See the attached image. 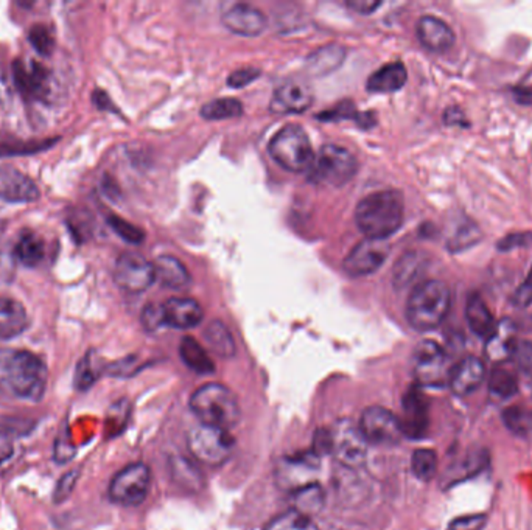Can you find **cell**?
I'll use <instances>...</instances> for the list:
<instances>
[{
    "label": "cell",
    "mask_w": 532,
    "mask_h": 530,
    "mask_svg": "<svg viewBox=\"0 0 532 530\" xmlns=\"http://www.w3.org/2000/svg\"><path fill=\"white\" fill-rule=\"evenodd\" d=\"M15 451V445L11 435L5 431H0V464L8 461Z\"/></svg>",
    "instance_id": "52"
},
{
    "label": "cell",
    "mask_w": 532,
    "mask_h": 530,
    "mask_svg": "<svg viewBox=\"0 0 532 530\" xmlns=\"http://www.w3.org/2000/svg\"><path fill=\"white\" fill-rule=\"evenodd\" d=\"M76 476H78V473L69 472L65 473V476L61 477L58 487L55 490V501H56V503H59V501H65V499L69 496L70 492L75 487Z\"/></svg>",
    "instance_id": "49"
},
{
    "label": "cell",
    "mask_w": 532,
    "mask_h": 530,
    "mask_svg": "<svg viewBox=\"0 0 532 530\" xmlns=\"http://www.w3.org/2000/svg\"><path fill=\"white\" fill-rule=\"evenodd\" d=\"M312 105V89L304 83L288 81L276 89L271 107L279 114H301Z\"/></svg>",
    "instance_id": "19"
},
{
    "label": "cell",
    "mask_w": 532,
    "mask_h": 530,
    "mask_svg": "<svg viewBox=\"0 0 532 530\" xmlns=\"http://www.w3.org/2000/svg\"><path fill=\"white\" fill-rule=\"evenodd\" d=\"M260 75V70L254 69V67H246V69L236 70L231 76L227 78V85L238 89V87H245L247 85H251L254 80H257Z\"/></svg>",
    "instance_id": "45"
},
{
    "label": "cell",
    "mask_w": 532,
    "mask_h": 530,
    "mask_svg": "<svg viewBox=\"0 0 532 530\" xmlns=\"http://www.w3.org/2000/svg\"><path fill=\"white\" fill-rule=\"evenodd\" d=\"M346 5L356 11V13H360V15H371L378 6L382 5V2H376V0H349V2H346Z\"/></svg>",
    "instance_id": "51"
},
{
    "label": "cell",
    "mask_w": 532,
    "mask_h": 530,
    "mask_svg": "<svg viewBox=\"0 0 532 530\" xmlns=\"http://www.w3.org/2000/svg\"><path fill=\"white\" fill-rule=\"evenodd\" d=\"M223 24L229 32L240 36H257L266 27L264 13L247 4H236L223 13Z\"/></svg>",
    "instance_id": "18"
},
{
    "label": "cell",
    "mask_w": 532,
    "mask_h": 530,
    "mask_svg": "<svg viewBox=\"0 0 532 530\" xmlns=\"http://www.w3.org/2000/svg\"><path fill=\"white\" fill-rule=\"evenodd\" d=\"M358 425L367 444L389 446L398 444V440L404 435L400 420L391 411H387L386 407H367Z\"/></svg>",
    "instance_id": "12"
},
{
    "label": "cell",
    "mask_w": 532,
    "mask_h": 530,
    "mask_svg": "<svg viewBox=\"0 0 532 530\" xmlns=\"http://www.w3.org/2000/svg\"><path fill=\"white\" fill-rule=\"evenodd\" d=\"M179 354H181L184 365H187L188 369L196 372V374L209 375L216 370L214 361L210 359L203 345L194 337H184L183 341H181V345H179Z\"/></svg>",
    "instance_id": "28"
},
{
    "label": "cell",
    "mask_w": 532,
    "mask_h": 530,
    "mask_svg": "<svg viewBox=\"0 0 532 530\" xmlns=\"http://www.w3.org/2000/svg\"><path fill=\"white\" fill-rule=\"evenodd\" d=\"M387 254H389V246L386 241L365 238L346 257L343 269L350 277L371 275L376 269L382 268Z\"/></svg>",
    "instance_id": "13"
},
{
    "label": "cell",
    "mask_w": 532,
    "mask_h": 530,
    "mask_svg": "<svg viewBox=\"0 0 532 530\" xmlns=\"http://www.w3.org/2000/svg\"><path fill=\"white\" fill-rule=\"evenodd\" d=\"M428 400L424 392L417 387H411L404 396V418L400 420L402 431L405 435L411 439H420L425 435L428 424H430V414H428Z\"/></svg>",
    "instance_id": "17"
},
{
    "label": "cell",
    "mask_w": 532,
    "mask_h": 530,
    "mask_svg": "<svg viewBox=\"0 0 532 530\" xmlns=\"http://www.w3.org/2000/svg\"><path fill=\"white\" fill-rule=\"evenodd\" d=\"M452 305V293L442 280H427L417 285L407 304L409 325L419 332L439 327Z\"/></svg>",
    "instance_id": "3"
},
{
    "label": "cell",
    "mask_w": 532,
    "mask_h": 530,
    "mask_svg": "<svg viewBox=\"0 0 532 530\" xmlns=\"http://www.w3.org/2000/svg\"><path fill=\"white\" fill-rule=\"evenodd\" d=\"M417 38L425 48L435 54L447 52L457 39L450 25L435 16L420 17L417 22Z\"/></svg>",
    "instance_id": "20"
},
{
    "label": "cell",
    "mask_w": 532,
    "mask_h": 530,
    "mask_svg": "<svg viewBox=\"0 0 532 530\" xmlns=\"http://www.w3.org/2000/svg\"><path fill=\"white\" fill-rule=\"evenodd\" d=\"M486 523H487L486 515H472L452 521V525H448L447 530H483Z\"/></svg>",
    "instance_id": "46"
},
{
    "label": "cell",
    "mask_w": 532,
    "mask_h": 530,
    "mask_svg": "<svg viewBox=\"0 0 532 530\" xmlns=\"http://www.w3.org/2000/svg\"><path fill=\"white\" fill-rule=\"evenodd\" d=\"M355 221L366 238L386 241L404 223V196L396 190L371 193L356 205Z\"/></svg>",
    "instance_id": "2"
},
{
    "label": "cell",
    "mask_w": 532,
    "mask_h": 530,
    "mask_svg": "<svg viewBox=\"0 0 532 530\" xmlns=\"http://www.w3.org/2000/svg\"><path fill=\"white\" fill-rule=\"evenodd\" d=\"M424 266V260L417 252H408L398 260L394 269V286L398 289L407 288L419 275Z\"/></svg>",
    "instance_id": "33"
},
{
    "label": "cell",
    "mask_w": 532,
    "mask_h": 530,
    "mask_svg": "<svg viewBox=\"0 0 532 530\" xmlns=\"http://www.w3.org/2000/svg\"><path fill=\"white\" fill-rule=\"evenodd\" d=\"M293 510L312 518L324 507V490L319 484L312 482L308 485L293 492Z\"/></svg>",
    "instance_id": "31"
},
{
    "label": "cell",
    "mask_w": 532,
    "mask_h": 530,
    "mask_svg": "<svg viewBox=\"0 0 532 530\" xmlns=\"http://www.w3.org/2000/svg\"><path fill=\"white\" fill-rule=\"evenodd\" d=\"M41 193L32 177L19 172L16 166H0V198L6 203H33Z\"/></svg>",
    "instance_id": "16"
},
{
    "label": "cell",
    "mask_w": 532,
    "mask_h": 530,
    "mask_svg": "<svg viewBox=\"0 0 532 530\" xmlns=\"http://www.w3.org/2000/svg\"><path fill=\"white\" fill-rule=\"evenodd\" d=\"M408 80V72L402 63H391L376 70L367 80V91L374 94H389L397 92Z\"/></svg>",
    "instance_id": "24"
},
{
    "label": "cell",
    "mask_w": 532,
    "mask_h": 530,
    "mask_svg": "<svg viewBox=\"0 0 532 530\" xmlns=\"http://www.w3.org/2000/svg\"><path fill=\"white\" fill-rule=\"evenodd\" d=\"M242 114L243 105L236 98H220L201 107V117L206 120H225L240 117Z\"/></svg>",
    "instance_id": "35"
},
{
    "label": "cell",
    "mask_w": 532,
    "mask_h": 530,
    "mask_svg": "<svg viewBox=\"0 0 532 530\" xmlns=\"http://www.w3.org/2000/svg\"><path fill=\"white\" fill-rule=\"evenodd\" d=\"M142 325L146 332H157L159 328L166 325V316H164V305L161 304H148L142 311Z\"/></svg>",
    "instance_id": "42"
},
{
    "label": "cell",
    "mask_w": 532,
    "mask_h": 530,
    "mask_svg": "<svg viewBox=\"0 0 532 530\" xmlns=\"http://www.w3.org/2000/svg\"><path fill=\"white\" fill-rule=\"evenodd\" d=\"M114 280L126 293H144L156 280L155 265L136 252H125L115 262Z\"/></svg>",
    "instance_id": "11"
},
{
    "label": "cell",
    "mask_w": 532,
    "mask_h": 530,
    "mask_svg": "<svg viewBox=\"0 0 532 530\" xmlns=\"http://www.w3.org/2000/svg\"><path fill=\"white\" fill-rule=\"evenodd\" d=\"M206 341L209 347L223 358H229L236 354V344L231 333L220 321L212 322L209 327L206 328Z\"/></svg>",
    "instance_id": "34"
},
{
    "label": "cell",
    "mask_w": 532,
    "mask_h": 530,
    "mask_svg": "<svg viewBox=\"0 0 532 530\" xmlns=\"http://www.w3.org/2000/svg\"><path fill=\"white\" fill-rule=\"evenodd\" d=\"M345 48L339 45H327V47L319 48L317 52L308 58V70L315 75H327L330 72L338 69L339 65L345 61Z\"/></svg>",
    "instance_id": "30"
},
{
    "label": "cell",
    "mask_w": 532,
    "mask_h": 530,
    "mask_svg": "<svg viewBox=\"0 0 532 530\" xmlns=\"http://www.w3.org/2000/svg\"><path fill=\"white\" fill-rule=\"evenodd\" d=\"M332 434V455L343 465L356 468L366 462L367 457V440L361 433L360 425L355 424L349 418L339 420Z\"/></svg>",
    "instance_id": "10"
},
{
    "label": "cell",
    "mask_w": 532,
    "mask_h": 530,
    "mask_svg": "<svg viewBox=\"0 0 532 530\" xmlns=\"http://www.w3.org/2000/svg\"><path fill=\"white\" fill-rule=\"evenodd\" d=\"M265 530H319L310 516L299 514L296 510H288L280 514L275 520L269 521Z\"/></svg>",
    "instance_id": "36"
},
{
    "label": "cell",
    "mask_w": 532,
    "mask_h": 530,
    "mask_svg": "<svg viewBox=\"0 0 532 530\" xmlns=\"http://www.w3.org/2000/svg\"><path fill=\"white\" fill-rule=\"evenodd\" d=\"M15 81L22 95L27 98H35L39 102H49L54 94V76L47 67L38 63H32L30 67L17 59L15 65Z\"/></svg>",
    "instance_id": "15"
},
{
    "label": "cell",
    "mask_w": 532,
    "mask_h": 530,
    "mask_svg": "<svg viewBox=\"0 0 532 530\" xmlns=\"http://www.w3.org/2000/svg\"><path fill=\"white\" fill-rule=\"evenodd\" d=\"M319 468V455L312 450L284 457L277 465V481L282 487L295 492L312 484Z\"/></svg>",
    "instance_id": "14"
},
{
    "label": "cell",
    "mask_w": 532,
    "mask_h": 530,
    "mask_svg": "<svg viewBox=\"0 0 532 530\" xmlns=\"http://www.w3.org/2000/svg\"><path fill=\"white\" fill-rule=\"evenodd\" d=\"M512 302L517 306H529L532 304V269L527 279L520 285V288L517 289L516 295Z\"/></svg>",
    "instance_id": "50"
},
{
    "label": "cell",
    "mask_w": 532,
    "mask_h": 530,
    "mask_svg": "<svg viewBox=\"0 0 532 530\" xmlns=\"http://www.w3.org/2000/svg\"><path fill=\"white\" fill-rule=\"evenodd\" d=\"M516 332H514V325L511 321L498 322L495 332L487 337V344H486V354L492 361L501 363L505 359L509 358L511 354V347L514 341H516Z\"/></svg>",
    "instance_id": "27"
},
{
    "label": "cell",
    "mask_w": 532,
    "mask_h": 530,
    "mask_svg": "<svg viewBox=\"0 0 532 530\" xmlns=\"http://www.w3.org/2000/svg\"><path fill=\"white\" fill-rule=\"evenodd\" d=\"M478 240L479 231L477 229V225H464L453 236L450 247H452V251H464V247L473 246Z\"/></svg>",
    "instance_id": "43"
},
{
    "label": "cell",
    "mask_w": 532,
    "mask_h": 530,
    "mask_svg": "<svg viewBox=\"0 0 532 530\" xmlns=\"http://www.w3.org/2000/svg\"><path fill=\"white\" fill-rule=\"evenodd\" d=\"M446 124L450 125H461V126H467V122L464 118L463 113L459 109H448L446 113Z\"/></svg>",
    "instance_id": "53"
},
{
    "label": "cell",
    "mask_w": 532,
    "mask_h": 530,
    "mask_svg": "<svg viewBox=\"0 0 532 530\" xmlns=\"http://www.w3.org/2000/svg\"><path fill=\"white\" fill-rule=\"evenodd\" d=\"M56 142H58V137L50 140H22L15 135L0 133V157L35 155L54 146Z\"/></svg>",
    "instance_id": "29"
},
{
    "label": "cell",
    "mask_w": 532,
    "mask_h": 530,
    "mask_svg": "<svg viewBox=\"0 0 532 530\" xmlns=\"http://www.w3.org/2000/svg\"><path fill=\"white\" fill-rule=\"evenodd\" d=\"M150 484V468L142 462H136L113 477L109 484V498L120 505H140L146 499Z\"/></svg>",
    "instance_id": "8"
},
{
    "label": "cell",
    "mask_w": 532,
    "mask_h": 530,
    "mask_svg": "<svg viewBox=\"0 0 532 530\" xmlns=\"http://www.w3.org/2000/svg\"><path fill=\"white\" fill-rule=\"evenodd\" d=\"M190 409L201 424L227 431L238 424L242 415L236 394L218 383L201 385L190 398Z\"/></svg>",
    "instance_id": "4"
},
{
    "label": "cell",
    "mask_w": 532,
    "mask_h": 530,
    "mask_svg": "<svg viewBox=\"0 0 532 530\" xmlns=\"http://www.w3.org/2000/svg\"><path fill=\"white\" fill-rule=\"evenodd\" d=\"M466 317H467L468 327L477 336L487 339L497 328V322L492 313L479 295H472L468 297Z\"/></svg>",
    "instance_id": "25"
},
{
    "label": "cell",
    "mask_w": 532,
    "mask_h": 530,
    "mask_svg": "<svg viewBox=\"0 0 532 530\" xmlns=\"http://www.w3.org/2000/svg\"><path fill=\"white\" fill-rule=\"evenodd\" d=\"M164 316L168 327L188 330L201 324L205 313L196 300L173 297L164 304Z\"/></svg>",
    "instance_id": "21"
},
{
    "label": "cell",
    "mask_w": 532,
    "mask_h": 530,
    "mask_svg": "<svg viewBox=\"0 0 532 530\" xmlns=\"http://www.w3.org/2000/svg\"><path fill=\"white\" fill-rule=\"evenodd\" d=\"M505 422L512 431H527L532 422L531 414L525 413L522 409H509L505 413Z\"/></svg>",
    "instance_id": "44"
},
{
    "label": "cell",
    "mask_w": 532,
    "mask_h": 530,
    "mask_svg": "<svg viewBox=\"0 0 532 530\" xmlns=\"http://www.w3.org/2000/svg\"><path fill=\"white\" fill-rule=\"evenodd\" d=\"M268 151L286 172H306L315 161L312 142L299 125H286L280 129L269 142Z\"/></svg>",
    "instance_id": "5"
},
{
    "label": "cell",
    "mask_w": 532,
    "mask_h": 530,
    "mask_svg": "<svg viewBox=\"0 0 532 530\" xmlns=\"http://www.w3.org/2000/svg\"><path fill=\"white\" fill-rule=\"evenodd\" d=\"M187 445L196 461L220 466L231 457L236 442L227 429L201 424L188 433Z\"/></svg>",
    "instance_id": "7"
},
{
    "label": "cell",
    "mask_w": 532,
    "mask_h": 530,
    "mask_svg": "<svg viewBox=\"0 0 532 530\" xmlns=\"http://www.w3.org/2000/svg\"><path fill=\"white\" fill-rule=\"evenodd\" d=\"M156 279L166 288L184 289L190 284V275L183 262L172 255H162L155 262Z\"/></svg>",
    "instance_id": "26"
},
{
    "label": "cell",
    "mask_w": 532,
    "mask_h": 530,
    "mask_svg": "<svg viewBox=\"0 0 532 530\" xmlns=\"http://www.w3.org/2000/svg\"><path fill=\"white\" fill-rule=\"evenodd\" d=\"M94 381H95V375L92 372L91 355H87L76 370V385L80 389H87Z\"/></svg>",
    "instance_id": "47"
},
{
    "label": "cell",
    "mask_w": 532,
    "mask_h": 530,
    "mask_svg": "<svg viewBox=\"0 0 532 530\" xmlns=\"http://www.w3.org/2000/svg\"><path fill=\"white\" fill-rule=\"evenodd\" d=\"M517 102L525 103V105H531L532 103V87H517L514 91Z\"/></svg>",
    "instance_id": "54"
},
{
    "label": "cell",
    "mask_w": 532,
    "mask_h": 530,
    "mask_svg": "<svg viewBox=\"0 0 532 530\" xmlns=\"http://www.w3.org/2000/svg\"><path fill=\"white\" fill-rule=\"evenodd\" d=\"M489 389L490 394L497 398H509L518 389V383L511 370L497 367L490 375Z\"/></svg>",
    "instance_id": "37"
},
{
    "label": "cell",
    "mask_w": 532,
    "mask_h": 530,
    "mask_svg": "<svg viewBox=\"0 0 532 530\" xmlns=\"http://www.w3.org/2000/svg\"><path fill=\"white\" fill-rule=\"evenodd\" d=\"M28 328L27 311L17 300L0 299V339L8 341Z\"/></svg>",
    "instance_id": "23"
},
{
    "label": "cell",
    "mask_w": 532,
    "mask_h": 530,
    "mask_svg": "<svg viewBox=\"0 0 532 530\" xmlns=\"http://www.w3.org/2000/svg\"><path fill=\"white\" fill-rule=\"evenodd\" d=\"M411 466L417 479L425 482L431 481L437 470V455L435 451L427 450V448L416 450L411 459Z\"/></svg>",
    "instance_id": "38"
},
{
    "label": "cell",
    "mask_w": 532,
    "mask_h": 530,
    "mask_svg": "<svg viewBox=\"0 0 532 530\" xmlns=\"http://www.w3.org/2000/svg\"><path fill=\"white\" fill-rule=\"evenodd\" d=\"M358 172V162L349 150L338 145H326L315 155L310 181L327 187H343Z\"/></svg>",
    "instance_id": "6"
},
{
    "label": "cell",
    "mask_w": 532,
    "mask_h": 530,
    "mask_svg": "<svg viewBox=\"0 0 532 530\" xmlns=\"http://www.w3.org/2000/svg\"><path fill=\"white\" fill-rule=\"evenodd\" d=\"M321 120H339V118H356V120H360V114L355 111V106H352L350 103H343V105H339L336 109H332V111H324V114L319 115Z\"/></svg>",
    "instance_id": "48"
},
{
    "label": "cell",
    "mask_w": 532,
    "mask_h": 530,
    "mask_svg": "<svg viewBox=\"0 0 532 530\" xmlns=\"http://www.w3.org/2000/svg\"><path fill=\"white\" fill-rule=\"evenodd\" d=\"M108 225L126 243L140 245L144 241V232L140 231L139 227H136L135 225L125 221L124 218H120L117 215L108 216Z\"/></svg>",
    "instance_id": "40"
},
{
    "label": "cell",
    "mask_w": 532,
    "mask_h": 530,
    "mask_svg": "<svg viewBox=\"0 0 532 530\" xmlns=\"http://www.w3.org/2000/svg\"><path fill=\"white\" fill-rule=\"evenodd\" d=\"M47 380V365L36 355L15 348L0 350V392L36 403L45 394Z\"/></svg>",
    "instance_id": "1"
},
{
    "label": "cell",
    "mask_w": 532,
    "mask_h": 530,
    "mask_svg": "<svg viewBox=\"0 0 532 530\" xmlns=\"http://www.w3.org/2000/svg\"><path fill=\"white\" fill-rule=\"evenodd\" d=\"M28 41L32 44L33 48L43 56H49L54 52L55 39L49 28L45 25H35L28 33Z\"/></svg>",
    "instance_id": "41"
},
{
    "label": "cell",
    "mask_w": 532,
    "mask_h": 530,
    "mask_svg": "<svg viewBox=\"0 0 532 530\" xmlns=\"http://www.w3.org/2000/svg\"><path fill=\"white\" fill-rule=\"evenodd\" d=\"M413 370L417 383L430 387L448 383L452 372L444 348L430 339L422 341L414 350Z\"/></svg>",
    "instance_id": "9"
},
{
    "label": "cell",
    "mask_w": 532,
    "mask_h": 530,
    "mask_svg": "<svg viewBox=\"0 0 532 530\" xmlns=\"http://www.w3.org/2000/svg\"><path fill=\"white\" fill-rule=\"evenodd\" d=\"M514 365L523 375L532 378V343L525 339H516L512 344L511 354H509Z\"/></svg>",
    "instance_id": "39"
},
{
    "label": "cell",
    "mask_w": 532,
    "mask_h": 530,
    "mask_svg": "<svg viewBox=\"0 0 532 530\" xmlns=\"http://www.w3.org/2000/svg\"><path fill=\"white\" fill-rule=\"evenodd\" d=\"M484 375L486 369L483 361L475 356H467L453 367L448 385L457 395H467L483 385Z\"/></svg>",
    "instance_id": "22"
},
{
    "label": "cell",
    "mask_w": 532,
    "mask_h": 530,
    "mask_svg": "<svg viewBox=\"0 0 532 530\" xmlns=\"http://www.w3.org/2000/svg\"><path fill=\"white\" fill-rule=\"evenodd\" d=\"M15 255L24 266L35 268L45 257V245L38 235L32 232H24L15 247Z\"/></svg>",
    "instance_id": "32"
}]
</instances>
